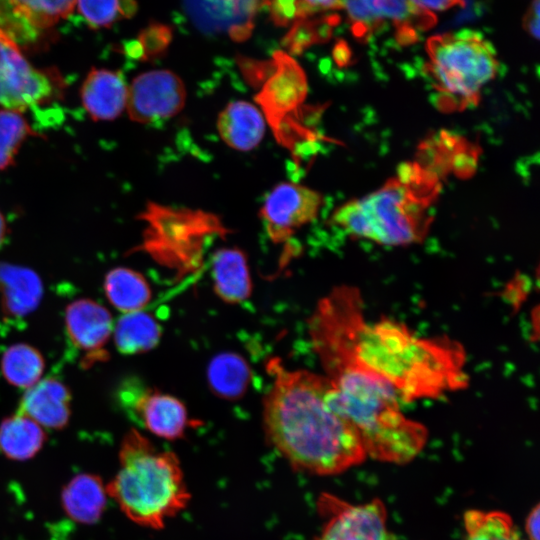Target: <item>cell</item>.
I'll list each match as a JSON object with an SVG mask.
<instances>
[{
  "label": "cell",
  "mask_w": 540,
  "mask_h": 540,
  "mask_svg": "<svg viewBox=\"0 0 540 540\" xmlns=\"http://www.w3.org/2000/svg\"><path fill=\"white\" fill-rule=\"evenodd\" d=\"M308 334L324 372L357 367L390 385L402 401L437 398L468 384L458 342L418 336L391 319L369 322L353 286L335 287L318 302Z\"/></svg>",
  "instance_id": "obj_1"
},
{
  "label": "cell",
  "mask_w": 540,
  "mask_h": 540,
  "mask_svg": "<svg viewBox=\"0 0 540 540\" xmlns=\"http://www.w3.org/2000/svg\"><path fill=\"white\" fill-rule=\"evenodd\" d=\"M267 371L272 383L263 402L265 434L293 468L332 476L368 458L324 374L289 369L277 358L268 361Z\"/></svg>",
  "instance_id": "obj_2"
},
{
  "label": "cell",
  "mask_w": 540,
  "mask_h": 540,
  "mask_svg": "<svg viewBox=\"0 0 540 540\" xmlns=\"http://www.w3.org/2000/svg\"><path fill=\"white\" fill-rule=\"evenodd\" d=\"M441 190L439 177L415 162L374 192L348 201L331 216L350 236L387 246L421 242L433 221L432 206Z\"/></svg>",
  "instance_id": "obj_3"
},
{
  "label": "cell",
  "mask_w": 540,
  "mask_h": 540,
  "mask_svg": "<svg viewBox=\"0 0 540 540\" xmlns=\"http://www.w3.org/2000/svg\"><path fill=\"white\" fill-rule=\"evenodd\" d=\"M332 385L334 402L358 433L367 457L403 465L426 445L427 428L401 410L400 397L380 378L353 366L324 374Z\"/></svg>",
  "instance_id": "obj_4"
},
{
  "label": "cell",
  "mask_w": 540,
  "mask_h": 540,
  "mask_svg": "<svg viewBox=\"0 0 540 540\" xmlns=\"http://www.w3.org/2000/svg\"><path fill=\"white\" fill-rule=\"evenodd\" d=\"M119 464L106 492L134 523L161 529L186 508L190 492L173 452L157 449L132 429L121 443Z\"/></svg>",
  "instance_id": "obj_5"
},
{
  "label": "cell",
  "mask_w": 540,
  "mask_h": 540,
  "mask_svg": "<svg viewBox=\"0 0 540 540\" xmlns=\"http://www.w3.org/2000/svg\"><path fill=\"white\" fill-rule=\"evenodd\" d=\"M426 53L424 70L436 91L435 106L446 113L475 107L499 69L493 45L470 29L430 37Z\"/></svg>",
  "instance_id": "obj_6"
},
{
  "label": "cell",
  "mask_w": 540,
  "mask_h": 540,
  "mask_svg": "<svg viewBox=\"0 0 540 540\" xmlns=\"http://www.w3.org/2000/svg\"><path fill=\"white\" fill-rule=\"evenodd\" d=\"M138 218L145 229L134 251L147 253L180 277L197 271L210 241L230 232L214 213L155 202L147 203Z\"/></svg>",
  "instance_id": "obj_7"
},
{
  "label": "cell",
  "mask_w": 540,
  "mask_h": 540,
  "mask_svg": "<svg viewBox=\"0 0 540 540\" xmlns=\"http://www.w3.org/2000/svg\"><path fill=\"white\" fill-rule=\"evenodd\" d=\"M307 92V78L301 66L289 53L274 52L269 73L255 100L276 140L290 150L308 133L299 119Z\"/></svg>",
  "instance_id": "obj_8"
},
{
  "label": "cell",
  "mask_w": 540,
  "mask_h": 540,
  "mask_svg": "<svg viewBox=\"0 0 540 540\" xmlns=\"http://www.w3.org/2000/svg\"><path fill=\"white\" fill-rule=\"evenodd\" d=\"M66 82L52 68H36L21 48L0 31V105L24 113L64 97Z\"/></svg>",
  "instance_id": "obj_9"
},
{
  "label": "cell",
  "mask_w": 540,
  "mask_h": 540,
  "mask_svg": "<svg viewBox=\"0 0 540 540\" xmlns=\"http://www.w3.org/2000/svg\"><path fill=\"white\" fill-rule=\"evenodd\" d=\"M319 509L325 522L313 540H396L381 499L352 504L325 493L319 499Z\"/></svg>",
  "instance_id": "obj_10"
},
{
  "label": "cell",
  "mask_w": 540,
  "mask_h": 540,
  "mask_svg": "<svg viewBox=\"0 0 540 540\" xmlns=\"http://www.w3.org/2000/svg\"><path fill=\"white\" fill-rule=\"evenodd\" d=\"M186 102L181 78L170 70H152L128 85L126 111L137 123L148 124L177 115Z\"/></svg>",
  "instance_id": "obj_11"
},
{
  "label": "cell",
  "mask_w": 540,
  "mask_h": 540,
  "mask_svg": "<svg viewBox=\"0 0 540 540\" xmlns=\"http://www.w3.org/2000/svg\"><path fill=\"white\" fill-rule=\"evenodd\" d=\"M322 203V195L306 186L287 182L276 185L260 210L269 238L276 244L285 243L318 216Z\"/></svg>",
  "instance_id": "obj_12"
},
{
  "label": "cell",
  "mask_w": 540,
  "mask_h": 540,
  "mask_svg": "<svg viewBox=\"0 0 540 540\" xmlns=\"http://www.w3.org/2000/svg\"><path fill=\"white\" fill-rule=\"evenodd\" d=\"M191 22L203 33L226 34L232 40L248 39L261 0H182Z\"/></svg>",
  "instance_id": "obj_13"
},
{
  "label": "cell",
  "mask_w": 540,
  "mask_h": 540,
  "mask_svg": "<svg viewBox=\"0 0 540 540\" xmlns=\"http://www.w3.org/2000/svg\"><path fill=\"white\" fill-rule=\"evenodd\" d=\"M123 397L133 415L152 434L167 440L180 439L190 424L185 405L176 397L156 390L134 391Z\"/></svg>",
  "instance_id": "obj_14"
},
{
  "label": "cell",
  "mask_w": 540,
  "mask_h": 540,
  "mask_svg": "<svg viewBox=\"0 0 540 540\" xmlns=\"http://www.w3.org/2000/svg\"><path fill=\"white\" fill-rule=\"evenodd\" d=\"M65 326L70 342L91 362L106 357L103 350L113 332V320L104 306L90 299L73 301L65 311Z\"/></svg>",
  "instance_id": "obj_15"
},
{
  "label": "cell",
  "mask_w": 540,
  "mask_h": 540,
  "mask_svg": "<svg viewBox=\"0 0 540 540\" xmlns=\"http://www.w3.org/2000/svg\"><path fill=\"white\" fill-rule=\"evenodd\" d=\"M128 85L119 71L92 68L80 89L82 105L95 121H110L126 109Z\"/></svg>",
  "instance_id": "obj_16"
},
{
  "label": "cell",
  "mask_w": 540,
  "mask_h": 540,
  "mask_svg": "<svg viewBox=\"0 0 540 540\" xmlns=\"http://www.w3.org/2000/svg\"><path fill=\"white\" fill-rule=\"evenodd\" d=\"M477 157L475 145L443 131L421 144L416 162L438 177L446 172L469 177L475 172Z\"/></svg>",
  "instance_id": "obj_17"
},
{
  "label": "cell",
  "mask_w": 540,
  "mask_h": 540,
  "mask_svg": "<svg viewBox=\"0 0 540 540\" xmlns=\"http://www.w3.org/2000/svg\"><path fill=\"white\" fill-rule=\"evenodd\" d=\"M19 413L34 420L41 427L62 429L71 415V393L69 388L55 378H45L26 389Z\"/></svg>",
  "instance_id": "obj_18"
},
{
  "label": "cell",
  "mask_w": 540,
  "mask_h": 540,
  "mask_svg": "<svg viewBox=\"0 0 540 540\" xmlns=\"http://www.w3.org/2000/svg\"><path fill=\"white\" fill-rule=\"evenodd\" d=\"M43 283L31 268L0 261V304L15 319L32 313L43 297Z\"/></svg>",
  "instance_id": "obj_19"
},
{
  "label": "cell",
  "mask_w": 540,
  "mask_h": 540,
  "mask_svg": "<svg viewBox=\"0 0 540 540\" xmlns=\"http://www.w3.org/2000/svg\"><path fill=\"white\" fill-rule=\"evenodd\" d=\"M217 130L229 147L249 151L263 139L265 118L254 104L242 100L232 101L219 113Z\"/></svg>",
  "instance_id": "obj_20"
},
{
  "label": "cell",
  "mask_w": 540,
  "mask_h": 540,
  "mask_svg": "<svg viewBox=\"0 0 540 540\" xmlns=\"http://www.w3.org/2000/svg\"><path fill=\"white\" fill-rule=\"evenodd\" d=\"M211 270L213 289L221 300L236 304L250 297L252 281L242 250L218 249L212 257Z\"/></svg>",
  "instance_id": "obj_21"
},
{
  "label": "cell",
  "mask_w": 540,
  "mask_h": 540,
  "mask_svg": "<svg viewBox=\"0 0 540 540\" xmlns=\"http://www.w3.org/2000/svg\"><path fill=\"white\" fill-rule=\"evenodd\" d=\"M369 8L381 28L388 21L396 29L401 44L417 41L419 32L436 23V16L412 0H367Z\"/></svg>",
  "instance_id": "obj_22"
},
{
  "label": "cell",
  "mask_w": 540,
  "mask_h": 540,
  "mask_svg": "<svg viewBox=\"0 0 540 540\" xmlns=\"http://www.w3.org/2000/svg\"><path fill=\"white\" fill-rule=\"evenodd\" d=\"M106 488L100 477L81 474L63 489L62 505L67 515L82 524H92L102 515L106 504Z\"/></svg>",
  "instance_id": "obj_23"
},
{
  "label": "cell",
  "mask_w": 540,
  "mask_h": 540,
  "mask_svg": "<svg viewBox=\"0 0 540 540\" xmlns=\"http://www.w3.org/2000/svg\"><path fill=\"white\" fill-rule=\"evenodd\" d=\"M45 440L42 427L22 413L9 416L0 424V451L8 459L23 461L34 457Z\"/></svg>",
  "instance_id": "obj_24"
},
{
  "label": "cell",
  "mask_w": 540,
  "mask_h": 540,
  "mask_svg": "<svg viewBox=\"0 0 540 540\" xmlns=\"http://www.w3.org/2000/svg\"><path fill=\"white\" fill-rule=\"evenodd\" d=\"M103 287L111 305L124 314L142 311L151 299L145 277L127 267L111 269L104 278Z\"/></svg>",
  "instance_id": "obj_25"
},
{
  "label": "cell",
  "mask_w": 540,
  "mask_h": 540,
  "mask_svg": "<svg viewBox=\"0 0 540 540\" xmlns=\"http://www.w3.org/2000/svg\"><path fill=\"white\" fill-rule=\"evenodd\" d=\"M114 343L124 355H136L155 348L161 338V328L150 314L143 311L126 313L113 328Z\"/></svg>",
  "instance_id": "obj_26"
},
{
  "label": "cell",
  "mask_w": 540,
  "mask_h": 540,
  "mask_svg": "<svg viewBox=\"0 0 540 540\" xmlns=\"http://www.w3.org/2000/svg\"><path fill=\"white\" fill-rule=\"evenodd\" d=\"M207 378L210 388L216 395L226 399H237L246 391L251 371L240 355L227 352L211 360Z\"/></svg>",
  "instance_id": "obj_27"
},
{
  "label": "cell",
  "mask_w": 540,
  "mask_h": 540,
  "mask_svg": "<svg viewBox=\"0 0 540 540\" xmlns=\"http://www.w3.org/2000/svg\"><path fill=\"white\" fill-rule=\"evenodd\" d=\"M45 362L38 349L25 343L8 347L1 358V372L14 387L28 389L41 380Z\"/></svg>",
  "instance_id": "obj_28"
},
{
  "label": "cell",
  "mask_w": 540,
  "mask_h": 540,
  "mask_svg": "<svg viewBox=\"0 0 540 540\" xmlns=\"http://www.w3.org/2000/svg\"><path fill=\"white\" fill-rule=\"evenodd\" d=\"M463 525L464 540H523L512 517L501 510H466Z\"/></svg>",
  "instance_id": "obj_29"
},
{
  "label": "cell",
  "mask_w": 540,
  "mask_h": 540,
  "mask_svg": "<svg viewBox=\"0 0 540 540\" xmlns=\"http://www.w3.org/2000/svg\"><path fill=\"white\" fill-rule=\"evenodd\" d=\"M22 112L0 110V171L7 169L24 141L30 136H36Z\"/></svg>",
  "instance_id": "obj_30"
},
{
  "label": "cell",
  "mask_w": 540,
  "mask_h": 540,
  "mask_svg": "<svg viewBox=\"0 0 540 540\" xmlns=\"http://www.w3.org/2000/svg\"><path fill=\"white\" fill-rule=\"evenodd\" d=\"M18 12L38 32L66 18L74 9L76 0H11Z\"/></svg>",
  "instance_id": "obj_31"
},
{
  "label": "cell",
  "mask_w": 540,
  "mask_h": 540,
  "mask_svg": "<svg viewBox=\"0 0 540 540\" xmlns=\"http://www.w3.org/2000/svg\"><path fill=\"white\" fill-rule=\"evenodd\" d=\"M78 12L93 28H107L136 11L134 0H76Z\"/></svg>",
  "instance_id": "obj_32"
},
{
  "label": "cell",
  "mask_w": 540,
  "mask_h": 540,
  "mask_svg": "<svg viewBox=\"0 0 540 540\" xmlns=\"http://www.w3.org/2000/svg\"><path fill=\"white\" fill-rule=\"evenodd\" d=\"M333 17L323 23L309 20L308 17L295 20L283 39V45L290 53L299 54L311 44L325 41L330 36Z\"/></svg>",
  "instance_id": "obj_33"
},
{
  "label": "cell",
  "mask_w": 540,
  "mask_h": 540,
  "mask_svg": "<svg viewBox=\"0 0 540 540\" xmlns=\"http://www.w3.org/2000/svg\"><path fill=\"white\" fill-rule=\"evenodd\" d=\"M0 31L20 48L34 46L40 35V32L18 12L11 0H0Z\"/></svg>",
  "instance_id": "obj_34"
},
{
  "label": "cell",
  "mask_w": 540,
  "mask_h": 540,
  "mask_svg": "<svg viewBox=\"0 0 540 540\" xmlns=\"http://www.w3.org/2000/svg\"><path fill=\"white\" fill-rule=\"evenodd\" d=\"M172 39V31L163 24H151L143 30L136 42L129 46L127 53L134 58L149 59L161 55Z\"/></svg>",
  "instance_id": "obj_35"
},
{
  "label": "cell",
  "mask_w": 540,
  "mask_h": 540,
  "mask_svg": "<svg viewBox=\"0 0 540 540\" xmlns=\"http://www.w3.org/2000/svg\"><path fill=\"white\" fill-rule=\"evenodd\" d=\"M277 26H287L298 18L300 0H261Z\"/></svg>",
  "instance_id": "obj_36"
},
{
  "label": "cell",
  "mask_w": 540,
  "mask_h": 540,
  "mask_svg": "<svg viewBox=\"0 0 540 540\" xmlns=\"http://www.w3.org/2000/svg\"><path fill=\"white\" fill-rule=\"evenodd\" d=\"M343 0H300L298 19L306 18L319 11L341 9Z\"/></svg>",
  "instance_id": "obj_37"
},
{
  "label": "cell",
  "mask_w": 540,
  "mask_h": 540,
  "mask_svg": "<svg viewBox=\"0 0 540 540\" xmlns=\"http://www.w3.org/2000/svg\"><path fill=\"white\" fill-rule=\"evenodd\" d=\"M540 505L536 503L527 514L525 519V533L527 540H540Z\"/></svg>",
  "instance_id": "obj_38"
},
{
  "label": "cell",
  "mask_w": 540,
  "mask_h": 540,
  "mask_svg": "<svg viewBox=\"0 0 540 540\" xmlns=\"http://www.w3.org/2000/svg\"><path fill=\"white\" fill-rule=\"evenodd\" d=\"M524 28L526 31L538 39L539 37V0H534L524 17Z\"/></svg>",
  "instance_id": "obj_39"
},
{
  "label": "cell",
  "mask_w": 540,
  "mask_h": 540,
  "mask_svg": "<svg viewBox=\"0 0 540 540\" xmlns=\"http://www.w3.org/2000/svg\"><path fill=\"white\" fill-rule=\"evenodd\" d=\"M418 6L434 12L445 11L455 6H464V0H412Z\"/></svg>",
  "instance_id": "obj_40"
},
{
  "label": "cell",
  "mask_w": 540,
  "mask_h": 540,
  "mask_svg": "<svg viewBox=\"0 0 540 540\" xmlns=\"http://www.w3.org/2000/svg\"><path fill=\"white\" fill-rule=\"evenodd\" d=\"M7 236V224L5 217L0 211V247L3 245Z\"/></svg>",
  "instance_id": "obj_41"
},
{
  "label": "cell",
  "mask_w": 540,
  "mask_h": 540,
  "mask_svg": "<svg viewBox=\"0 0 540 540\" xmlns=\"http://www.w3.org/2000/svg\"><path fill=\"white\" fill-rule=\"evenodd\" d=\"M335 58L340 65L345 64L348 60L347 49L343 50L342 47H339L338 50H335Z\"/></svg>",
  "instance_id": "obj_42"
}]
</instances>
